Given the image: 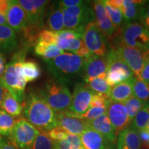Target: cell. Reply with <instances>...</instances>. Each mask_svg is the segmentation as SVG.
Wrapping results in <instances>:
<instances>
[{
  "label": "cell",
  "instance_id": "obj_9",
  "mask_svg": "<svg viewBox=\"0 0 149 149\" xmlns=\"http://www.w3.org/2000/svg\"><path fill=\"white\" fill-rule=\"evenodd\" d=\"M40 133L25 119H19L17 120L13 129L7 138L17 149H31Z\"/></svg>",
  "mask_w": 149,
  "mask_h": 149
},
{
  "label": "cell",
  "instance_id": "obj_14",
  "mask_svg": "<svg viewBox=\"0 0 149 149\" xmlns=\"http://www.w3.org/2000/svg\"><path fill=\"white\" fill-rule=\"evenodd\" d=\"M107 114L114 128L117 136L121 131L127 128L131 124L127 109L123 103L113 102L110 100Z\"/></svg>",
  "mask_w": 149,
  "mask_h": 149
},
{
  "label": "cell",
  "instance_id": "obj_17",
  "mask_svg": "<svg viewBox=\"0 0 149 149\" xmlns=\"http://www.w3.org/2000/svg\"><path fill=\"white\" fill-rule=\"evenodd\" d=\"M57 120L58 126L72 135L80 136L88 128L87 121L71 116L66 111L57 113Z\"/></svg>",
  "mask_w": 149,
  "mask_h": 149
},
{
  "label": "cell",
  "instance_id": "obj_50",
  "mask_svg": "<svg viewBox=\"0 0 149 149\" xmlns=\"http://www.w3.org/2000/svg\"><path fill=\"white\" fill-rule=\"evenodd\" d=\"M105 149H113V148H111V147H107V148H105Z\"/></svg>",
  "mask_w": 149,
  "mask_h": 149
},
{
  "label": "cell",
  "instance_id": "obj_36",
  "mask_svg": "<svg viewBox=\"0 0 149 149\" xmlns=\"http://www.w3.org/2000/svg\"><path fill=\"white\" fill-rule=\"evenodd\" d=\"M55 142L51 139L47 133L40 132L37 136L31 149H53Z\"/></svg>",
  "mask_w": 149,
  "mask_h": 149
},
{
  "label": "cell",
  "instance_id": "obj_20",
  "mask_svg": "<svg viewBox=\"0 0 149 149\" xmlns=\"http://www.w3.org/2000/svg\"><path fill=\"white\" fill-rule=\"evenodd\" d=\"M81 147L84 149H105L109 141L103 135L91 128H88L80 135Z\"/></svg>",
  "mask_w": 149,
  "mask_h": 149
},
{
  "label": "cell",
  "instance_id": "obj_8",
  "mask_svg": "<svg viewBox=\"0 0 149 149\" xmlns=\"http://www.w3.org/2000/svg\"><path fill=\"white\" fill-rule=\"evenodd\" d=\"M106 56L108 63L107 81L111 88L134 77L133 72L114 48L109 49Z\"/></svg>",
  "mask_w": 149,
  "mask_h": 149
},
{
  "label": "cell",
  "instance_id": "obj_42",
  "mask_svg": "<svg viewBox=\"0 0 149 149\" xmlns=\"http://www.w3.org/2000/svg\"><path fill=\"white\" fill-rule=\"evenodd\" d=\"M86 1H81V0H63L59 1L61 8H72V7L79 6L84 4Z\"/></svg>",
  "mask_w": 149,
  "mask_h": 149
},
{
  "label": "cell",
  "instance_id": "obj_34",
  "mask_svg": "<svg viewBox=\"0 0 149 149\" xmlns=\"http://www.w3.org/2000/svg\"><path fill=\"white\" fill-rule=\"evenodd\" d=\"M55 146L57 149H79L82 148L80 136L72 134H68L64 140L55 142Z\"/></svg>",
  "mask_w": 149,
  "mask_h": 149
},
{
  "label": "cell",
  "instance_id": "obj_6",
  "mask_svg": "<svg viewBox=\"0 0 149 149\" xmlns=\"http://www.w3.org/2000/svg\"><path fill=\"white\" fill-rule=\"evenodd\" d=\"M65 29L81 30L91 23L95 22L94 9L88 1L84 4L72 8H63Z\"/></svg>",
  "mask_w": 149,
  "mask_h": 149
},
{
  "label": "cell",
  "instance_id": "obj_15",
  "mask_svg": "<svg viewBox=\"0 0 149 149\" xmlns=\"http://www.w3.org/2000/svg\"><path fill=\"white\" fill-rule=\"evenodd\" d=\"M108 63L107 56H98L91 54L87 58H85L82 77L85 83L87 84L91 80L103 74H107Z\"/></svg>",
  "mask_w": 149,
  "mask_h": 149
},
{
  "label": "cell",
  "instance_id": "obj_47",
  "mask_svg": "<svg viewBox=\"0 0 149 149\" xmlns=\"http://www.w3.org/2000/svg\"><path fill=\"white\" fill-rule=\"evenodd\" d=\"M6 66V65L5 64V58L3 55L0 54V79L2 77L3 73H4Z\"/></svg>",
  "mask_w": 149,
  "mask_h": 149
},
{
  "label": "cell",
  "instance_id": "obj_52",
  "mask_svg": "<svg viewBox=\"0 0 149 149\" xmlns=\"http://www.w3.org/2000/svg\"><path fill=\"white\" fill-rule=\"evenodd\" d=\"M79 149H84V148H79Z\"/></svg>",
  "mask_w": 149,
  "mask_h": 149
},
{
  "label": "cell",
  "instance_id": "obj_37",
  "mask_svg": "<svg viewBox=\"0 0 149 149\" xmlns=\"http://www.w3.org/2000/svg\"><path fill=\"white\" fill-rule=\"evenodd\" d=\"M107 108L106 107H91L86 113L80 116L79 118L86 121H91L107 113Z\"/></svg>",
  "mask_w": 149,
  "mask_h": 149
},
{
  "label": "cell",
  "instance_id": "obj_24",
  "mask_svg": "<svg viewBox=\"0 0 149 149\" xmlns=\"http://www.w3.org/2000/svg\"><path fill=\"white\" fill-rule=\"evenodd\" d=\"M147 1L124 0L122 13L125 23H134L139 21L141 8Z\"/></svg>",
  "mask_w": 149,
  "mask_h": 149
},
{
  "label": "cell",
  "instance_id": "obj_44",
  "mask_svg": "<svg viewBox=\"0 0 149 149\" xmlns=\"http://www.w3.org/2000/svg\"><path fill=\"white\" fill-rule=\"evenodd\" d=\"M138 134L139 138H140L141 143L142 142L145 147L149 148V132L144 129L138 131Z\"/></svg>",
  "mask_w": 149,
  "mask_h": 149
},
{
  "label": "cell",
  "instance_id": "obj_12",
  "mask_svg": "<svg viewBox=\"0 0 149 149\" xmlns=\"http://www.w3.org/2000/svg\"><path fill=\"white\" fill-rule=\"evenodd\" d=\"M113 48H114L120 58L129 67L135 77L138 78L145 63L149 59V51H141L121 44H116Z\"/></svg>",
  "mask_w": 149,
  "mask_h": 149
},
{
  "label": "cell",
  "instance_id": "obj_48",
  "mask_svg": "<svg viewBox=\"0 0 149 149\" xmlns=\"http://www.w3.org/2000/svg\"><path fill=\"white\" fill-rule=\"evenodd\" d=\"M6 89L4 88L2 83H1V79H0V109H1V103H2V100L3 98V95H4L5 91Z\"/></svg>",
  "mask_w": 149,
  "mask_h": 149
},
{
  "label": "cell",
  "instance_id": "obj_27",
  "mask_svg": "<svg viewBox=\"0 0 149 149\" xmlns=\"http://www.w3.org/2000/svg\"><path fill=\"white\" fill-rule=\"evenodd\" d=\"M1 109L13 117H17L23 111V106L8 91L6 90Z\"/></svg>",
  "mask_w": 149,
  "mask_h": 149
},
{
  "label": "cell",
  "instance_id": "obj_49",
  "mask_svg": "<svg viewBox=\"0 0 149 149\" xmlns=\"http://www.w3.org/2000/svg\"><path fill=\"white\" fill-rule=\"evenodd\" d=\"M145 130H146L147 131L149 132V122H148V124H147V125L146 126V128H145Z\"/></svg>",
  "mask_w": 149,
  "mask_h": 149
},
{
  "label": "cell",
  "instance_id": "obj_2",
  "mask_svg": "<svg viewBox=\"0 0 149 149\" xmlns=\"http://www.w3.org/2000/svg\"><path fill=\"white\" fill-rule=\"evenodd\" d=\"M85 58L72 53H64L46 61L48 70L57 82L66 86L82 75Z\"/></svg>",
  "mask_w": 149,
  "mask_h": 149
},
{
  "label": "cell",
  "instance_id": "obj_40",
  "mask_svg": "<svg viewBox=\"0 0 149 149\" xmlns=\"http://www.w3.org/2000/svg\"><path fill=\"white\" fill-rule=\"evenodd\" d=\"M139 22L141 25L144 26L149 31V1H147L146 3L141 8V15L139 17Z\"/></svg>",
  "mask_w": 149,
  "mask_h": 149
},
{
  "label": "cell",
  "instance_id": "obj_54",
  "mask_svg": "<svg viewBox=\"0 0 149 149\" xmlns=\"http://www.w3.org/2000/svg\"><path fill=\"white\" fill-rule=\"evenodd\" d=\"M1 135H0V137H1Z\"/></svg>",
  "mask_w": 149,
  "mask_h": 149
},
{
  "label": "cell",
  "instance_id": "obj_43",
  "mask_svg": "<svg viewBox=\"0 0 149 149\" xmlns=\"http://www.w3.org/2000/svg\"><path fill=\"white\" fill-rule=\"evenodd\" d=\"M138 79L149 85V59L145 63L144 68L139 74Z\"/></svg>",
  "mask_w": 149,
  "mask_h": 149
},
{
  "label": "cell",
  "instance_id": "obj_29",
  "mask_svg": "<svg viewBox=\"0 0 149 149\" xmlns=\"http://www.w3.org/2000/svg\"><path fill=\"white\" fill-rule=\"evenodd\" d=\"M17 120L15 117L11 116L0 109V135L8 137L15 125Z\"/></svg>",
  "mask_w": 149,
  "mask_h": 149
},
{
  "label": "cell",
  "instance_id": "obj_11",
  "mask_svg": "<svg viewBox=\"0 0 149 149\" xmlns=\"http://www.w3.org/2000/svg\"><path fill=\"white\" fill-rule=\"evenodd\" d=\"M95 93L86 84L77 83L72 94L71 102L66 113L71 116L79 117L84 114L91 108L93 97Z\"/></svg>",
  "mask_w": 149,
  "mask_h": 149
},
{
  "label": "cell",
  "instance_id": "obj_28",
  "mask_svg": "<svg viewBox=\"0 0 149 149\" xmlns=\"http://www.w3.org/2000/svg\"><path fill=\"white\" fill-rule=\"evenodd\" d=\"M22 70L26 83L35 81L41 74L40 66L34 61H24L22 64Z\"/></svg>",
  "mask_w": 149,
  "mask_h": 149
},
{
  "label": "cell",
  "instance_id": "obj_16",
  "mask_svg": "<svg viewBox=\"0 0 149 149\" xmlns=\"http://www.w3.org/2000/svg\"><path fill=\"white\" fill-rule=\"evenodd\" d=\"M6 19L8 26L15 32H24L29 26L26 14L16 0L9 1Z\"/></svg>",
  "mask_w": 149,
  "mask_h": 149
},
{
  "label": "cell",
  "instance_id": "obj_32",
  "mask_svg": "<svg viewBox=\"0 0 149 149\" xmlns=\"http://www.w3.org/2000/svg\"><path fill=\"white\" fill-rule=\"evenodd\" d=\"M102 3L104 4V8L107 11L108 16L109 17L110 19L113 22L115 29L119 30L122 27L123 21H124L122 10L121 9L112 6L107 2V0H106V1L104 0V1H102Z\"/></svg>",
  "mask_w": 149,
  "mask_h": 149
},
{
  "label": "cell",
  "instance_id": "obj_38",
  "mask_svg": "<svg viewBox=\"0 0 149 149\" xmlns=\"http://www.w3.org/2000/svg\"><path fill=\"white\" fill-rule=\"evenodd\" d=\"M48 135L55 142L62 141L67 137L69 133L61 126H57L48 132Z\"/></svg>",
  "mask_w": 149,
  "mask_h": 149
},
{
  "label": "cell",
  "instance_id": "obj_30",
  "mask_svg": "<svg viewBox=\"0 0 149 149\" xmlns=\"http://www.w3.org/2000/svg\"><path fill=\"white\" fill-rule=\"evenodd\" d=\"M149 122V102L136 115L131 122V128L134 130L140 131L146 128V126Z\"/></svg>",
  "mask_w": 149,
  "mask_h": 149
},
{
  "label": "cell",
  "instance_id": "obj_53",
  "mask_svg": "<svg viewBox=\"0 0 149 149\" xmlns=\"http://www.w3.org/2000/svg\"><path fill=\"white\" fill-rule=\"evenodd\" d=\"M0 149H1V147H0Z\"/></svg>",
  "mask_w": 149,
  "mask_h": 149
},
{
  "label": "cell",
  "instance_id": "obj_5",
  "mask_svg": "<svg viewBox=\"0 0 149 149\" xmlns=\"http://www.w3.org/2000/svg\"><path fill=\"white\" fill-rule=\"evenodd\" d=\"M119 30L116 44L149 51V31L141 24L125 23Z\"/></svg>",
  "mask_w": 149,
  "mask_h": 149
},
{
  "label": "cell",
  "instance_id": "obj_1",
  "mask_svg": "<svg viewBox=\"0 0 149 149\" xmlns=\"http://www.w3.org/2000/svg\"><path fill=\"white\" fill-rule=\"evenodd\" d=\"M22 104L24 119L40 132L48 133L58 126L57 113L38 92H30Z\"/></svg>",
  "mask_w": 149,
  "mask_h": 149
},
{
  "label": "cell",
  "instance_id": "obj_25",
  "mask_svg": "<svg viewBox=\"0 0 149 149\" xmlns=\"http://www.w3.org/2000/svg\"><path fill=\"white\" fill-rule=\"evenodd\" d=\"M46 29L48 31L59 32L65 29L64 14L59 1L54 4L46 20Z\"/></svg>",
  "mask_w": 149,
  "mask_h": 149
},
{
  "label": "cell",
  "instance_id": "obj_26",
  "mask_svg": "<svg viewBox=\"0 0 149 149\" xmlns=\"http://www.w3.org/2000/svg\"><path fill=\"white\" fill-rule=\"evenodd\" d=\"M35 52L37 55L43 57L46 61L53 60L64 53V51L56 44H49L42 41H37L36 42Z\"/></svg>",
  "mask_w": 149,
  "mask_h": 149
},
{
  "label": "cell",
  "instance_id": "obj_51",
  "mask_svg": "<svg viewBox=\"0 0 149 149\" xmlns=\"http://www.w3.org/2000/svg\"><path fill=\"white\" fill-rule=\"evenodd\" d=\"M53 149H57V148H55V146H54V148H53Z\"/></svg>",
  "mask_w": 149,
  "mask_h": 149
},
{
  "label": "cell",
  "instance_id": "obj_45",
  "mask_svg": "<svg viewBox=\"0 0 149 149\" xmlns=\"http://www.w3.org/2000/svg\"><path fill=\"white\" fill-rule=\"evenodd\" d=\"M0 147L1 149H17L8 138H4L2 136L0 137Z\"/></svg>",
  "mask_w": 149,
  "mask_h": 149
},
{
  "label": "cell",
  "instance_id": "obj_10",
  "mask_svg": "<svg viewBox=\"0 0 149 149\" xmlns=\"http://www.w3.org/2000/svg\"><path fill=\"white\" fill-rule=\"evenodd\" d=\"M18 2L26 14L28 28L40 33L44 28V17L49 1L46 0H18Z\"/></svg>",
  "mask_w": 149,
  "mask_h": 149
},
{
  "label": "cell",
  "instance_id": "obj_46",
  "mask_svg": "<svg viewBox=\"0 0 149 149\" xmlns=\"http://www.w3.org/2000/svg\"><path fill=\"white\" fill-rule=\"evenodd\" d=\"M123 1L124 0H107V2L111 5L112 6L122 10Z\"/></svg>",
  "mask_w": 149,
  "mask_h": 149
},
{
  "label": "cell",
  "instance_id": "obj_7",
  "mask_svg": "<svg viewBox=\"0 0 149 149\" xmlns=\"http://www.w3.org/2000/svg\"><path fill=\"white\" fill-rule=\"evenodd\" d=\"M84 31L81 30H68L57 32L56 45L63 51H69L84 57L87 58L91 54L84 44L82 36Z\"/></svg>",
  "mask_w": 149,
  "mask_h": 149
},
{
  "label": "cell",
  "instance_id": "obj_39",
  "mask_svg": "<svg viewBox=\"0 0 149 149\" xmlns=\"http://www.w3.org/2000/svg\"><path fill=\"white\" fill-rule=\"evenodd\" d=\"M110 101L109 96L107 95L101 94V93H97L93 97L92 101L91 104V107H108Z\"/></svg>",
  "mask_w": 149,
  "mask_h": 149
},
{
  "label": "cell",
  "instance_id": "obj_21",
  "mask_svg": "<svg viewBox=\"0 0 149 149\" xmlns=\"http://www.w3.org/2000/svg\"><path fill=\"white\" fill-rule=\"evenodd\" d=\"M16 33L8 25H0V54L10 53L18 48Z\"/></svg>",
  "mask_w": 149,
  "mask_h": 149
},
{
  "label": "cell",
  "instance_id": "obj_19",
  "mask_svg": "<svg viewBox=\"0 0 149 149\" xmlns=\"http://www.w3.org/2000/svg\"><path fill=\"white\" fill-rule=\"evenodd\" d=\"M87 124L89 128L103 135L109 141V143L113 144L115 142L117 135L107 113L93 120L87 121Z\"/></svg>",
  "mask_w": 149,
  "mask_h": 149
},
{
  "label": "cell",
  "instance_id": "obj_41",
  "mask_svg": "<svg viewBox=\"0 0 149 149\" xmlns=\"http://www.w3.org/2000/svg\"><path fill=\"white\" fill-rule=\"evenodd\" d=\"M9 1L0 0V25H8L6 19Z\"/></svg>",
  "mask_w": 149,
  "mask_h": 149
},
{
  "label": "cell",
  "instance_id": "obj_13",
  "mask_svg": "<svg viewBox=\"0 0 149 149\" xmlns=\"http://www.w3.org/2000/svg\"><path fill=\"white\" fill-rule=\"evenodd\" d=\"M84 44L91 53L98 56L107 55V37L97 26L95 22L88 24L83 33Z\"/></svg>",
  "mask_w": 149,
  "mask_h": 149
},
{
  "label": "cell",
  "instance_id": "obj_35",
  "mask_svg": "<svg viewBox=\"0 0 149 149\" xmlns=\"http://www.w3.org/2000/svg\"><path fill=\"white\" fill-rule=\"evenodd\" d=\"M147 102H148L142 101V100L135 98V97L133 96L130 99H128L127 101L123 103L127 109L130 122H132L134 117L142 109V108L146 105Z\"/></svg>",
  "mask_w": 149,
  "mask_h": 149
},
{
  "label": "cell",
  "instance_id": "obj_23",
  "mask_svg": "<svg viewBox=\"0 0 149 149\" xmlns=\"http://www.w3.org/2000/svg\"><path fill=\"white\" fill-rule=\"evenodd\" d=\"M134 77L135 76L113 87L109 95L110 100L113 102L124 103L128 99L133 97Z\"/></svg>",
  "mask_w": 149,
  "mask_h": 149
},
{
  "label": "cell",
  "instance_id": "obj_22",
  "mask_svg": "<svg viewBox=\"0 0 149 149\" xmlns=\"http://www.w3.org/2000/svg\"><path fill=\"white\" fill-rule=\"evenodd\" d=\"M117 136V149H140L141 143L138 132L131 127L123 130Z\"/></svg>",
  "mask_w": 149,
  "mask_h": 149
},
{
  "label": "cell",
  "instance_id": "obj_4",
  "mask_svg": "<svg viewBox=\"0 0 149 149\" xmlns=\"http://www.w3.org/2000/svg\"><path fill=\"white\" fill-rule=\"evenodd\" d=\"M38 93L56 113L66 111L71 102L72 94L68 86L55 79L48 81Z\"/></svg>",
  "mask_w": 149,
  "mask_h": 149
},
{
  "label": "cell",
  "instance_id": "obj_3",
  "mask_svg": "<svg viewBox=\"0 0 149 149\" xmlns=\"http://www.w3.org/2000/svg\"><path fill=\"white\" fill-rule=\"evenodd\" d=\"M25 55L23 53L16 54L13 59L8 63L1 81L4 88L8 91L19 103L25 100V88L26 85L22 70V64L24 61Z\"/></svg>",
  "mask_w": 149,
  "mask_h": 149
},
{
  "label": "cell",
  "instance_id": "obj_18",
  "mask_svg": "<svg viewBox=\"0 0 149 149\" xmlns=\"http://www.w3.org/2000/svg\"><path fill=\"white\" fill-rule=\"evenodd\" d=\"M93 9L95 13V24L98 29L106 37H111L114 34L116 29L108 16L102 1H93Z\"/></svg>",
  "mask_w": 149,
  "mask_h": 149
},
{
  "label": "cell",
  "instance_id": "obj_33",
  "mask_svg": "<svg viewBox=\"0 0 149 149\" xmlns=\"http://www.w3.org/2000/svg\"><path fill=\"white\" fill-rule=\"evenodd\" d=\"M133 97L142 101L148 102L149 85L138 78L134 77L133 85Z\"/></svg>",
  "mask_w": 149,
  "mask_h": 149
},
{
  "label": "cell",
  "instance_id": "obj_31",
  "mask_svg": "<svg viewBox=\"0 0 149 149\" xmlns=\"http://www.w3.org/2000/svg\"><path fill=\"white\" fill-rule=\"evenodd\" d=\"M86 84L95 93L107 95L108 96H109L112 88L107 83V74H103L100 77L95 78Z\"/></svg>",
  "mask_w": 149,
  "mask_h": 149
}]
</instances>
